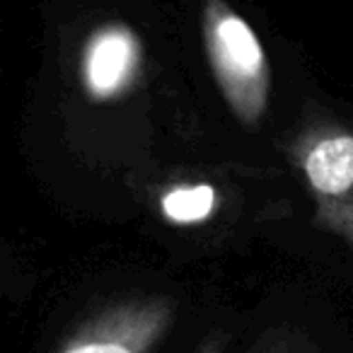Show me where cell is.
Masks as SVG:
<instances>
[{
  "label": "cell",
  "mask_w": 353,
  "mask_h": 353,
  "mask_svg": "<svg viewBox=\"0 0 353 353\" xmlns=\"http://www.w3.org/2000/svg\"><path fill=\"white\" fill-rule=\"evenodd\" d=\"M290 160L314 203V221L353 250V131L312 121L298 131Z\"/></svg>",
  "instance_id": "obj_2"
},
{
  "label": "cell",
  "mask_w": 353,
  "mask_h": 353,
  "mask_svg": "<svg viewBox=\"0 0 353 353\" xmlns=\"http://www.w3.org/2000/svg\"><path fill=\"white\" fill-rule=\"evenodd\" d=\"M176 317L170 295H126L85 317L56 353H152Z\"/></svg>",
  "instance_id": "obj_3"
},
{
  "label": "cell",
  "mask_w": 353,
  "mask_h": 353,
  "mask_svg": "<svg viewBox=\"0 0 353 353\" xmlns=\"http://www.w3.org/2000/svg\"><path fill=\"white\" fill-rule=\"evenodd\" d=\"M201 37L228 109L245 128H256L271 94V65L259 34L228 0H203Z\"/></svg>",
  "instance_id": "obj_1"
},
{
  "label": "cell",
  "mask_w": 353,
  "mask_h": 353,
  "mask_svg": "<svg viewBox=\"0 0 353 353\" xmlns=\"http://www.w3.org/2000/svg\"><path fill=\"white\" fill-rule=\"evenodd\" d=\"M194 353H322V348L305 329L293 324H276L264 329L245 346L225 332H208Z\"/></svg>",
  "instance_id": "obj_5"
},
{
  "label": "cell",
  "mask_w": 353,
  "mask_h": 353,
  "mask_svg": "<svg viewBox=\"0 0 353 353\" xmlns=\"http://www.w3.org/2000/svg\"><path fill=\"white\" fill-rule=\"evenodd\" d=\"M218 189L206 182H182L162 192L160 213L172 225H201L218 211Z\"/></svg>",
  "instance_id": "obj_6"
},
{
  "label": "cell",
  "mask_w": 353,
  "mask_h": 353,
  "mask_svg": "<svg viewBox=\"0 0 353 353\" xmlns=\"http://www.w3.org/2000/svg\"><path fill=\"white\" fill-rule=\"evenodd\" d=\"M80 85L92 102H114L128 94L143 73V41L126 22L94 27L80 49Z\"/></svg>",
  "instance_id": "obj_4"
}]
</instances>
